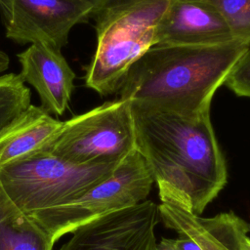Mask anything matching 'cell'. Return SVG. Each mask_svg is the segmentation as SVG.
Wrapping results in <instances>:
<instances>
[{"mask_svg":"<svg viewBox=\"0 0 250 250\" xmlns=\"http://www.w3.org/2000/svg\"><path fill=\"white\" fill-rule=\"evenodd\" d=\"M136 148L146 161L160 197L201 215L227 184L226 160L210 110L181 113L130 102Z\"/></svg>","mask_w":250,"mask_h":250,"instance_id":"obj_1","label":"cell"},{"mask_svg":"<svg viewBox=\"0 0 250 250\" xmlns=\"http://www.w3.org/2000/svg\"><path fill=\"white\" fill-rule=\"evenodd\" d=\"M160 221L179 235L193 239L202 250H245L250 225L233 212L201 217L174 198L160 197Z\"/></svg>","mask_w":250,"mask_h":250,"instance_id":"obj_10","label":"cell"},{"mask_svg":"<svg viewBox=\"0 0 250 250\" xmlns=\"http://www.w3.org/2000/svg\"><path fill=\"white\" fill-rule=\"evenodd\" d=\"M171 0H113L97 12V48L85 85L102 96L118 92L129 68L155 46Z\"/></svg>","mask_w":250,"mask_h":250,"instance_id":"obj_3","label":"cell"},{"mask_svg":"<svg viewBox=\"0 0 250 250\" xmlns=\"http://www.w3.org/2000/svg\"><path fill=\"white\" fill-rule=\"evenodd\" d=\"M62 127L63 121L30 104L0 132V167L45 150Z\"/></svg>","mask_w":250,"mask_h":250,"instance_id":"obj_12","label":"cell"},{"mask_svg":"<svg viewBox=\"0 0 250 250\" xmlns=\"http://www.w3.org/2000/svg\"><path fill=\"white\" fill-rule=\"evenodd\" d=\"M10 64V59L7 54L0 50V74L6 71Z\"/></svg>","mask_w":250,"mask_h":250,"instance_id":"obj_20","label":"cell"},{"mask_svg":"<svg viewBox=\"0 0 250 250\" xmlns=\"http://www.w3.org/2000/svg\"><path fill=\"white\" fill-rule=\"evenodd\" d=\"M53 246L44 229L18 208L0 186V250H53Z\"/></svg>","mask_w":250,"mask_h":250,"instance_id":"obj_13","label":"cell"},{"mask_svg":"<svg viewBox=\"0 0 250 250\" xmlns=\"http://www.w3.org/2000/svg\"><path fill=\"white\" fill-rule=\"evenodd\" d=\"M159 221L158 205L145 200L79 227L59 250H153Z\"/></svg>","mask_w":250,"mask_h":250,"instance_id":"obj_8","label":"cell"},{"mask_svg":"<svg viewBox=\"0 0 250 250\" xmlns=\"http://www.w3.org/2000/svg\"><path fill=\"white\" fill-rule=\"evenodd\" d=\"M93 13V6L84 0H0L7 38L60 51L67 44L72 27Z\"/></svg>","mask_w":250,"mask_h":250,"instance_id":"obj_7","label":"cell"},{"mask_svg":"<svg viewBox=\"0 0 250 250\" xmlns=\"http://www.w3.org/2000/svg\"><path fill=\"white\" fill-rule=\"evenodd\" d=\"M225 85L235 95L250 98V44L229 74Z\"/></svg>","mask_w":250,"mask_h":250,"instance_id":"obj_16","label":"cell"},{"mask_svg":"<svg viewBox=\"0 0 250 250\" xmlns=\"http://www.w3.org/2000/svg\"><path fill=\"white\" fill-rule=\"evenodd\" d=\"M118 163L81 165L41 151L0 167V186L18 208L33 215L92 188Z\"/></svg>","mask_w":250,"mask_h":250,"instance_id":"obj_4","label":"cell"},{"mask_svg":"<svg viewBox=\"0 0 250 250\" xmlns=\"http://www.w3.org/2000/svg\"><path fill=\"white\" fill-rule=\"evenodd\" d=\"M30 104V90L20 74L0 75V132Z\"/></svg>","mask_w":250,"mask_h":250,"instance_id":"obj_14","label":"cell"},{"mask_svg":"<svg viewBox=\"0 0 250 250\" xmlns=\"http://www.w3.org/2000/svg\"><path fill=\"white\" fill-rule=\"evenodd\" d=\"M175 243L180 250H202L193 239L186 235H179L178 238H175Z\"/></svg>","mask_w":250,"mask_h":250,"instance_id":"obj_17","label":"cell"},{"mask_svg":"<svg viewBox=\"0 0 250 250\" xmlns=\"http://www.w3.org/2000/svg\"><path fill=\"white\" fill-rule=\"evenodd\" d=\"M236 41L221 14L205 0H171L155 46H215Z\"/></svg>","mask_w":250,"mask_h":250,"instance_id":"obj_9","label":"cell"},{"mask_svg":"<svg viewBox=\"0 0 250 250\" xmlns=\"http://www.w3.org/2000/svg\"><path fill=\"white\" fill-rule=\"evenodd\" d=\"M225 19L236 41L250 44V0H205Z\"/></svg>","mask_w":250,"mask_h":250,"instance_id":"obj_15","label":"cell"},{"mask_svg":"<svg viewBox=\"0 0 250 250\" xmlns=\"http://www.w3.org/2000/svg\"><path fill=\"white\" fill-rule=\"evenodd\" d=\"M247 46L239 41L153 46L127 71L118 90L120 99L181 113L209 111L217 89Z\"/></svg>","mask_w":250,"mask_h":250,"instance_id":"obj_2","label":"cell"},{"mask_svg":"<svg viewBox=\"0 0 250 250\" xmlns=\"http://www.w3.org/2000/svg\"><path fill=\"white\" fill-rule=\"evenodd\" d=\"M244 248H245V250H250V238H249V236H247L244 240Z\"/></svg>","mask_w":250,"mask_h":250,"instance_id":"obj_21","label":"cell"},{"mask_svg":"<svg viewBox=\"0 0 250 250\" xmlns=\"http://www.w3.org/2000/svg\"><path fill=\"white\" fill-rule=\"evenodd\" d=\"M153 250H180V249L177 247L175 243V239L163 237L159 242L155 243Z\"/></svg>","mask_w":250,"mask_h":250,"instance_id":"obj_18","label":"cell"},{"mask_svg":"<svg viewBox=\"0 0 250 250\" xmlns=\"http://www.w3.org/2000/svg\"><path fill=\"white\" fill-rule=\"evenodd\" d=\"M136 148L130 102H106L63 121L58 137L43 151L81 164L119 162Z\"/></svg>","mask_w":250,"mask_h":250,"instance_id":"obj_6","label":"cell"},{"mask_svg":"<svg viewBox=\"0 0 250 250\" xmlns=\"http://www.w3.org/2000/svg\"><path fill=\"white\" fill-rule=\"evenodd\" d=\"M153 183L146 161L135 148L103 181L63 203L30 216L55 243L93 220L142 203Z\"/></svg>","mask_w":250,"mask_h":250,"instance_id":"obj_5","label":"cell"},{"mask_svg":"<svg viewBox=\"0 0 250 250\" xmlns=\"http://www.w3.org/2000/svg\"><path fill=\"white\" fill-rule=\"evenodd\" d=\"M88 3H90L93 8H94V13H93V17L94 15L99 12L101 9H103L104 7H105L107 4H109L110 2H112L113 0H84Z\"/></svg>","mask_w":250,"mask_h":250,"instance_id":"obj_19","label":"cell"},{"mask_svg":"<svg viewBox=\"0 0 250 250\" xmlns=\"http://www.w3.org/2000/svg\"><path fill=\"white\" fill-rule=\"evenodd\" d=\"M21 77L37 92L41 107L50 114L62 115L74 90L75 73L60 50L44 44H31L17 55Z\"/></svg>","mask_w":250,"mask_h":250,"instance_id":"obj_11","label":"cell"}]
</instances>
